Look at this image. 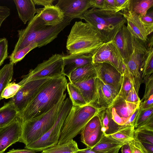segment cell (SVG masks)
<instances>
[{
    "instance_id": "cell-1",
    "label": "cell",
    "mask_w": 153,
    "mask_h": 153,
    "mask_svg": "<svg viewBox=\"0 0 153 153\" xmlns=\"http://www.w3.org/2000/svg\"><path fill=\"white\" fill-rule=\"evenodd\" d=\"M67 83L64 75L47 81L20 113L24 123L45 114L53 108L63 96Z\"/></svg>"
},
{
    "instance_id": "cell-2",
    "label": "cell",
    "mask_w": 153,
    "mask_h": 153,
    "mask_svg": "<svg viewBox=\"0 0 153 153\" xmlns=\"http://www.w3.org/2000/svg\"><path fill=\"white\" fill-rule=\"evenodd\" d=\"M73 19L66 17L63 21L54 26H47L37 13L29 21L26 27L17 31L19 39L12 53L23 49L32 43L40 48L49 44L69 25Z\"/></svg>"
},
{
    "instance_id": "cell-3",
    "label": "cell",
    "mask_w": 153,
    "mask_h": 153,
    "mask_svg": "<svg viewBox=\"0 0 153 153\" xmlns=\"http://www.w3.org/2000/svg\"><path fill=\"white\" fill-rule=\"evenodd\" d=\"M82 19L98 33L104 42L113 40L126 23L122 11L116 12L94 7L84 13Z\"/></svg>"
},
{
    "instance_id": "cell-4",
    "label": "cell",
    "mask_w": 153,
    "mask_h": 153,
    "mask_svg": "<svg viewBox=\"0 0 153 153\" xmlns=\"http://www.w3.org/2000/svg\"><path fill=\"white\" fill-rule=\"evenodd\" d=\"M104 42L88 24L76 22L68 36L66 48L68 54H92Z\"/></svg>"
},
{
    "instance_id": "cell-5",
    "label": "cell",
    "mask_w": 153,
    "mask_h": 153,
    "mask_svg": "<svg viewBox=\"0 0 153 153\" xmlns=\"http://www.w3.org/2000/svg\"><path fill=\"white\" fill-rule=\"evenodd\" d=\"M66 96V94L64 93L59 102L48 111L24 122L19 142L26 146L39 139L49 130L56 122Z\"/></svg>"
},
{
    "instance_id": "cell-6",
    "label": "cell",
    "mask_w": 153,
    "mask_h": 153,
    "mask_svg": "<svg viewBox=\"0 0 153 153\" xmlns=\"http://www.w3.org/2000/svg\"><path fill=\"white\" fill-rule=\"evenodd\" d=\"M104 108L90 105L84 106L72 105L63 125L57 144L66 143L80 133L86 123Z\"/></svg>"
},
{
    "instance_id": "cell-7",
    "label": "cell",
    "mask_w": 153,
    "mask_h": 153,
    "mask_svg": "<svg viewBox=\"0 0 153 153\" xmlns=\"http://www.w3.org/2000/svg\"><path fill=\"white\" fill-rule=\"evenodd\" d=\"M72 106L69 97L66 98L58 117L53 126L39 139L28 145L26 149L42 151L57 144L64 122Z\"/></svg>"
},
{
    "instance_id": "cell-8",
    "label": "cell",
    "mask_w": 153,
    "mask_h": 153,
    "mask_svg": "<svg viewBox=\"0 0 153 153\" xmlns=\"http://www.w3.org/2000/svg\"><path fill=\"white\" fill-rule=\"evenodd\" d=\"M63 56L56 53L52 55L48 59L38 64L35 68L30 70L18 83L22 86L31 80L52 78L63 75Z\"/></svg>"
},
{
    "instance_id": "cell-9",
    "label": "cell",
    "mask_w": 153,
    "mask_h": 153,
    "mask_svg": "<svg viewBox=\"0 0 153 153\" xmlns=\"http://www.w3.org/2000/svg\"><path fill=\"white\" fill-rule=\"evenodd\" d=\"M94 63H106L117 69L122 75L126 65L116 44L113 41L103 43L92 55Z\"/></svg>"
},
{
    "instance_id": "cell-10",
    "label": "cell",
    "mask_w": 153,
    "mask_h": 153,
    "mask_svg": "<svg viewBox=\"0 0 153 153\" xmlns=\"http://www.w3.org/2000/svg\"><path fill=\"white\" fill-rule=\"evenodd\" d=\"M132 36V52L128 60L125 63L133 77L135 83V88L138 94L140 85L142 81L140 67L143 56L146 51L147 48L146 42Z\"/></svg>"
},
{
    "instance_id": "cell-11",
    "label": "cell",
    "mask_w": 153,
    "mask_h": 153,
    "mask_svg": "<svg viewBox=\"0 0 153 153\" xmlns=\"http://www.w3.org/2000/svg\"><path fill=\"white\" fill-rule=\"evenodd\" d=\"M49 78L31 80L22 85L17 94L9 101L21 113L34 98Z\"/></svg>"
},
{
    "instance_id": "cell-12",
    "label": "cell",
    "mask_w": 153,
    "mask_h": 153,
    "mask_svg": "<svg viewBox=\"0 0 153 153\" xmlns=\"http://www.w3.org/2000/svg\"><path fill=\"white\" fill-rule=\"evenodd\" d=\"M24 122L19 113L9 124L0 128V153H3L12 145L19 142Z\"/></svg>"
},
{
    "instance_id": "cell-13",
    "label": "cell",
    "mask_w": 153,
    "mask_h": 153,
    "mask_svg": "<svg viewBox=\"0 0 153 153\" xmlns=\"http://www.w3.org/2000/svg\"><path fill=\"white\" fill-rule=\"evenodd\" d=\"M119 91L112 86L106 84L97 76L95 78V90L91 105L99 108H108L118 95Z\"/></svg>"
},
{
    "instance_id": "cell-14",
    "label": "cell",
    "mask_w": 153,
    "mask_h": 153,
    "mask_svg": "<svg viewBox=\"0 0 153 153\" xmlns=\"http://www.w3.org/2000/svg\"><path fill=\"white\" fill-rule=\"evenodd\" d=\"M65 17L82 19L84 13L93 7L92 0H59L56 4Z\"/></svg>"
},
{
    "instance_id": "cell-15",
    "label": "cell",
    "mask_w": 153,
    "mask_h": 153,
    "mask_svg": "<svg viewBox=\"0 0 153 153\" xmlns=\"http://www.w3.org/2000/svg\"><path fill=\"white\" fill-rule=\"evenodd\" d=\"M112 41L116 44L126 63L132 52L133 39L126 25L122 27Z\"/></svg>"
},
{
    "instance_id": "cell-16",
    "label": "cell",
    "mask_w": 153,
    "mask_h": 153,
    "mask_svg": "<svg viewBox=\"0 0 153 153\" xmlns=\"http://www.w3.org/2000/svg\"><path fill=\"white\" fill-rule=\"evenodd\" d=\"M97 76L104 83L111 85L119 91L123 78L122 75L111 65L106 63H100Z\"/></svg>"
},
{
    "instance_id": "cell-17",
    "label": "cell",
    "mask_w": 153,
    "mask_h": 153,
    "mask_svg": "<svg viewBox=\"0 0 153 153\" xmlns=\"http://www.w3.org/2000/svg\"><path fill=\"white\" fill-rule=\"evenodd\" d=\"M126 20L127 29L134 37L146 42L149 35L142 23L139 15L126 9L122 12Z\"/></svg>"
},
{
    "instance_id": "cell-18",
    "label": "cell",
    "mask_w": 153,
    "mask_h": 153,
    "mask_svg": "<svg viewBox=\"0 0 153 153\" xmlns=\"http://www.w3.org/2000/svg\"><path fill=\"white\" fill-rule=\"evenodd\" d=\"M92 55L68 54L63 55V75L69 77L76 69L92 63Z\"/></svg>"
},
{
    "instance_id": "cell-19",
    "label": "cell",
    "mask_w": 153,
    "mask_h": 153,
    "mask_svg": "<svg viewBox=\"0 0 153 153\" xmlns=\"http://www.w3.org/2000/svg\"><path fill=\"white\" fill-rule=\"evenodd\" d=\"M36 10L37 13L47 26H54L57 25L62 22L65 18L63 12L56 5L37 8Z\"/></svg>"
},
{
    "instance_id": "cell-20",
    "label": "cell",
    "mask_w": 153,
    "mask_h": 153,
    "mask_svg": "<svg viewBox=\"0 0 153 153\" xmlns=\"http://www.w3.org/2000/svg\"><path fill=\"white\" fill-rule=\"evenodd\" d=\"M100 66V63L92 62L76 68L68 77L69 82H80L97 76Z\"/></svg>"
},
{
    "instance_id": "cell-21",
    "label": "cell",
    "mask_w": 153,
    "mask_h": 153,
    "mask_svg": "<svg viewBox=\"0 0 153 153\" xmlns=\"http://www.w3.org/2000/svg\"><path fill=\"white\" fill-rule=\"evenodd\" d=\"M140 102H129L122 97L117 96L110 106L114 107L117 114L121 117L127 120L139 107Z\"/></svg>"
},
{
    "instance_id": "cell-22",
    "label": "cell",
    "mask_w": 153,
    "mask_h": 153,
    "mask_svg": "<svg viewBox=\"0 0 153 153\" xmlns=\"http://www.w3.org/2000/svg\"><path fill=\"white\" fill-rule=\"evenodd\" d=\"M19 17L23 22L26 24L32 19L37 13L36 9L33 0H15Z\"/></svg>"
},
{
    "instance_id": "cell-23",
    "label": "cell",
    "mask_w": 153,
    "mask_h": 153,
    "mask_svg": "<svg viewBox=\"0 0 153 153\" xmlns=\"http://www.w3.org/2000/svg\"><path fill=\"white\" fill-rule=\"evenodd\" d=\"M97 76L80 82H70L79 90L87 105L91 103L94 98Z\"/></svg>"
},
{
    "instance_id": "cell-24",
    "label": "cell",
    "mask_w": 153,
    "mask_h": 153,
    "mask_svg": "<svg viewBox=\"0 0 153 153\" xmlns=\"http://www.w3.org/2000/svg\"><path fill=\"white\" fill-rule=\"evenodd\" d=\"M147 50L144 55L140 67L141 78L153 74V36L147 39L146 42Z\"/></svg>"
},
{
    "instance_id": "cell-25",
    "label": "cell",
    "mask_w": 153,
    "mask_h": 153,
    "mask_svg": "<svg viewBox=\"0 0 153 153\" xmlns=\"http://www.w3.org/2000/svg\"><path fill=\"white\" fill-rule=\"evenodd\" d=\"M101 121L102 129L105 135H110L117 131L121 126L117 124L113 120L110 108H104L98 114Z\"/></svg>"
},
{
    "instance_id": "cell-26",
    "label": "cell",
    "mask_w": 153,
    "mask_h": 153,
    "mask_svg": "<svg viewBox=\"0 0 153 153\" xmlns=\"http://www.w3.org/2000/svg\"><path fill=\"white\" fill-rule=\"evenodd\" d=\"M127 142L119 141L111 137L109 135H103L99 142L91 150L97 153H102L114 150L122 146Z\"/></svg>"
},
{
    "instance_id": "cell-27",
    "label": "cell",
    "mask_w": 153,
    "mask_h": 153,
    "mask_svg": "<svg viewBox=\"0 0 153 153\" xmlns=\"http://www.w3.org/2000/svg\"><path fill=\"white\" fill-rule=\"evenodd\" d=\"M19 113L13 104L9 101L0 108V128L10 123Z\"/></svg>"
},
{
    "instance_id": "cell-28",
    "label": "cell",
    "mask_w": 153,
    "mask_h": 153,
    "mask_svg": "<svg viewBox=\"0 0 153 153\" xmlns=\"http://www.w3.org/2000/svg\"><path fill=\"white\" fill-rule=\"evenodd\" d=\"M153 5V0H130L128 10L140 16H144Z\"/></svg>"
},
{
    "instance_id": "cell-29",
    "label": "cell",
    "mask_w": 153,
    "mask_h": 153,
    "mask_svg": "<svg viewBox=\"0 0 153 153\" xmlns=\"http://www.w3.org/2000/svg\"><path fill=\"white\" fill-rule=\"evenodd\" d=\"M79 149L77 143L72 139L66 143L57 144L48 148L41 153H76Z\"/></svg>"
},
{
    "instance_id": "cell-30",
    "label": "cell",
    "mask_w": 153,
    "mask_h": 153,
    "mask_svg": "<svg viewBox=\"0 0 153 153\" xmlns=\"http://www.w3.org/2000/svg\"><path fill=\"white\" fill-rule=\"evenodd\" d=\"M135 129L134 126L123 125L117 131L109 135L119 141L128 142L134 139Z\"/></svg>"
},
{
    "instance_id": "cell-31",
    "label": "cell",
    "mask_w": 153,
    "mask_h": 153,
    "mask_svg": "<svg viewBox=\"0 0 153 153\" xmlns=\"http://www.w3.org/2000/svg\"><path fill=\"white\" fill-rule=\"evenodd\" d=\"M14 64L10 62L5 65L0 69V101L4 89L10 82L13 74Z\"/></svg>"
},
{
    "instance_id": "cell-32",
    "label": "cell",
    "mask_w": 153,
    "mask_h": 153,
    "mask_svg": "<svg viewBox=\"0 0 153 153\" xmlns=\"http://www.w3.org/2000/svg\"><path fill=\"white\" fill-rule=\"evenodd\" d=\"M133 86H134L135 88L134 79L126 65V69L123 74L121 85L117 96L120 97L125 100L128 93Z\"/></svg>"
},
{
    "instance_id": "cell-33",
    "label": "cell",
    "mask_w": 153,
    "mask_h": 153,
    "mask_svg": "<svg viewBox=\"0 0 153 153\" xmlns=\"http://www.w3.org/2000/svg\"><path fill=\"white\" fill-rule=\"evenodd\" d=\"M67 89L73 105L82 107L87 105L79 91L72 83H67Z\"/></svg>"
},
{
    "instance_id": "cell-34",
    "label": "cell",
    "mask_w": 153,
    "mask_h": 153,
    "mask_svg": "<svg viewBox=\"0 0 153 153\" xmlns=\"http://www.w3.org/2000/svg\"><path fill=\"white\" fill-rule=\"evenodd\" d=\"M101 125L98 114L93 117L85 125L80 132L81 140L82 142L88 135L94 132Z\"/></svg>"
},
{
    "instance_id": "cell-35",
    "label": "cell",
    "mask_w": 153,
    "mask_h": 153,
    "mask_svg": "<svg viewBox=\"0 0 153 153\" xmlns=\"http://www.w3.org/2000/svg\"><path fill=\"white\" fill-rule=\"evenodd\" d=\"M37 47H38L37 43H32L16 52L12 53L9 57L10 62L14 64L20 61L29 52Z\"/></svg>"
},
{
    "instance_id": "cell-36",
    "label": "cell",
    "mask_w": 153,
    "mask_h": 153,
    "mask_svg": "<svg viewBox=\"0 0 153 153\" xmlns=\"http://www.w3.org/2000/svg\"><path fill=\"white\" fill-rule=\"evenodd\" d=\"M134 137L140 142L153 144V130L138 127L135 129Z\"/></svg>"
},
{
    "instance_id": "cell-37",
    "label": "cell",
    "mask_w": 153,
    "mask_h": 153,
    "mask_svg": "<svg viewBox=\"0 0 153 153\" xmlns=\"http://www.w3.org/2000/svg\"><path fill=\"white\" fill-rule=\"evenodd\" d=\"M103 134L101 125L82 142L86 146L87 148H92L99 142Z\"/></svg>"
},
{
    "instance_id": "cell-38",
    "label": "cell",
    "mask_w": 153,
    "mask_h": 153,
    "mask_svg": "<svg viewBox=\"0 0 153 153\" xmlns=\"http://www.w3.org/2000/svg\"><path fill=\"white\" fill-rule=\"evenodd\" d=\"M152 115H153V107L145 109H141L139 108V110L134 125L135 128L139 127Z\"/></svg>"
},
{
    "instance_id": "cell-39",
    "label": "cell",
    "mask_w": 153,
    "mask_h": 153,
    "mask_svg": "<svg viewBox=\"0 0 153 153\" xmlns=\"http://www.w3.org/2000/svg\"><path fill=\"white\" fill-rule=\"evenodd\" d=\"M21 86L18 83L10 82L9 83L2 93L1 97L2 99L13 97L17 94Z\"/></svg>"
},
{
    "instance_id": "cell-40",
    "label": "cell",
    "mask_w": 153,
    "mask_h": 153,
    "mask_svg": "<svg viewBox=\"0 0 153 153\" xmlns=\"http://www.w3.org/2000/svg\"><path fill=\"white\" fill-rule=\"evenodd\" d=\"M142 82L145 84V90L143 97L140 100L141 102L147 100L153 95V74L144 77Z\"/></svg>"
},
{
    "instance_id": "cell-41",
    "label": "cell",
    "mask_w": 153,
    "mask_h": 153,
    "mask_svg": "<svg viewBox=\"0 0 153 153\" xmlns=\"http://www.w3.org/2000/svg\"><path fill=\"white\" fill-rule=\"evenodd\" d=\"M139 16L140 20L149 35L153 31V12L152 10L144 16Z\"/></svg>"
},
{
    "instance_id": "cell-42",
    "label": "cell",
    "mask_w": 153,
    "mask_h": 153,
    "mask_svg": "<svg viewBox=\"0 0 153 153\" xmlns=\"http://www.w3.org/2000/svg\"><path fill=\"white\" fill-rule=\"evenodd\" d=\"M8 41L6 38L0 39V66L8 57Z\"/></svg>"
},
{
    "instance_id": "cell-43",
    "label": "cell",
    "mask_w": 153,
    "mask_h": 153,
    "mask_svg": "<svg viewBox=\"0 0 153 153\" xmlns=\"http://www.w3.org/2000/svg\"><path fill=\"white\" fill-rule=\"evenodd\" d=\"M128 143L131 153H146L141 143L134 137Z\"/></svg>"
},
{
    "instance_id": "cell-44",
    "label": "cell",
    "mask_w": 153,
    "mask_h": 153,
    "mask_svg": "<svg viewBox=\"0 0 153 153\" xmlns=\"http://www.w3.org/2000/svg\"><path fill=\"white\" fill-rule=\"evenodd\" d=\"M138 94L135 88L133 86L128 93L125 100L129 102L137 103L141 102Z\"/></svg>"
},
{
    "instance_id": "cell-45",
    "label": "cell",
    "mask_w": 153,
    "mask_h": 153,
    "mask_svg": "<svg viewBox=\"0 0 153 153\" xmlns=\"http://www.w3.org/2000/svg\"><path fill=\"white\" fill-rule=\"evenodd\" d=\"M108 108H109L110 110L112 117L114 121L119 126L124 125L127 120L121 117L117 114L115 108L114 107L110 106Z\"/></svg>"
},
{
    "instance_id": "cell-46",
    "label": "cell",
    "mask_w": 153,
    "mask_h": 153,
    "mask_svg": "<svg viewBox=\"0 0 153 153\" xmlns=\"http://www.w3.org/2000/svg\"><path fill=\"white\" fill-rule=\"evenodd\" d=\"M10 10L7 7L0 5V27L4 20L10 15Z\"/></svg>"
},
{
    "instance_id": "cell-47",
    "label": "cell",
    "mask_w": 153,
    "mask_h": 153,
    "mask_svg": "<svg viewBox=\"0 0 153 153\" xmlns=\"http://www.w3.org/2000/svg\"><path fill=\"white\" fill-rule=\"evenodd\" d=\"M117 12H122L127 9L130 0H115Z\"/></svg>"
},
{
    "instance_id": "cell-48",
    "label": "cell",
    "mask_w": 153,
    "mask_h": 153,
    "mask_svg": "<svg viewBox=\"0 0 153 153\" xmlns=\"http://www.w3.org/2000/svg\"><path fill=\"white\" fill-rule=\"evenodd\" d=\"M139 107L141 109H145L153 107V95L143 102H141Z\"/></svg>"
},
{
    "instance_id": "cell-49",
    "label": "cell",
    "mask_w": 153,
    "mask_h": 153,
    "mask_svg": "<svg viewBox=\"0 0 153 153\" xmlns=\"http://www.w3.org/2000/svg\"><path fill=\"white\" fill-rule=\"evenodd\" d=\"M104 9L117 12L115 0H105Z\"/></svg>"
},
{
    "instance_id": "cell-50",
    "label": "cell",
    "mask_w": 153,
    "mask_h": 153,
    "mask_svg": "<svg viewBox=\"0 0 153 153\" xmlns=\"http://www.w3.org/2000/svg\"><path fill=\"white\" fill-rule=\"evenodd\" d=\"M139 110V107L136 109L133 113L128 118L124 125L134 126V123Z\"/></svg>"
},
{
    "instance_id": "cell-51",
    "label": "cell",
    "mask_w": 153,
    "mask_h": 153,
    "mask_svg": "<svg viewBox=\"0 0 153 153\" xmlns=\"http://www.w3.org/2000/svg\"><path fill=\"white\" fill-rule=\"evenodd\" d=\"M35 5H41L45 7L52 5L54 0H33Z\"/></svg>"
},
{
    "instance_id": "cell-52",
    "label": "cell",
    "mask_w": 153,
    "mask_h": 153,
    "mask_svg": "<svg viewBox=\"0 0 153 153\" xmlns=\"http://www.w3.org/2000/svg\"><path fill=\"white\" fill-rule=\"evenodd\" d=\"M93 7L101 9H104L105 0H92Z\"/></svg>"
},
{
    "instance_id": "cell-53",
    "label": "cell",
    "mask_w": 153,
    "mask_h": 153,
    "mask_svg": "<svg viewBox=\"0 0 153 153\" xmlns=\"http://www.w3.org/2000/svg\"><path fill=\"white\" fill-rule=\"evenodd\" d=\"M36 152L34 150L27 149H13L6 153H36Z\"/></svg>"
},
{
    "instance_id": "cell-54",
    "label": "cell",
    "mask_w": 153,
    "mask_h": 153,
    "mask_svg": "<svg viewBox=\"0 0 153 153\" xmlns=\"http://www.w3.org/2000/svg\"><path fill=\"white\" fill-rule=\"evenodd\" d=\"M140 142L143 146L146 153H153V144L146 142Z\"/></svg>"
},
{
    "instance_id": "cell-55",
    "label": "cell",
    "mask_w": 153,
    "mask_h": 153,
    "mask_svg": "<svg viewBox=\"0 0 153 153\" xmlns=\"http://www.w3.org/2000/svg\"><path fill=\"white\" fill-rule=\"evenodd\" d=\"M121 148L122 153H131L128 142L124 144Z\"/></svg>"
},
{
    "instance_id": "cell-56",
    "label": "cell",
    "mask_w": 153,
    "mask_h": 153,
    "mask_svg": "<svg viewBox=\"0 0 153 153\" xmlns=\"http://www.w3.org/2000/svg\"><path fill=\"white\" fill-rule=\"evenodd\" d=\"M76 153H97L92 151L91 148H86L83 149H79Z\"/></svg>"
}]
</instances>
